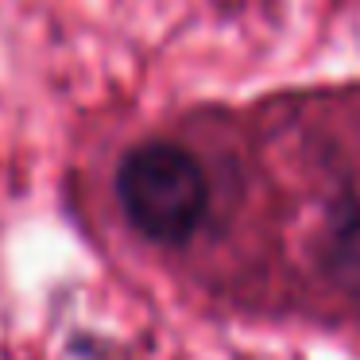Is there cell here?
Instances as JSON below:
<instances>
[{"label": "cell", "mask_w": 360, "mask_h": 360, "mask_svg": "<svg viewBox=\"0 0 360 360\" xmlns=\"http://www.w3.org/2000/svg\"><path fill=\"white\" fill-rule=\"evenodd\" d=\"M321 271L345 290L360 298V205H345L329 217L318 244Z\"/></svg>", "instance_id": "obj_2"}, {"label": "cell", "mask_w": 360, "mask_h": 360, "mask_svg": "<svg viewBox=\"0 0 360 360\" xmlns=\"http://www.w3.org/2000/svg\"><path fill=\"white\" fill-rule=\"evenodd\" d=\"M117 198L140 236L155 244H182L198 233L210 210V182L186 148L148 140L120 159Z\"/></svg>", "instance_id": "obj_1"}]
</instances>
